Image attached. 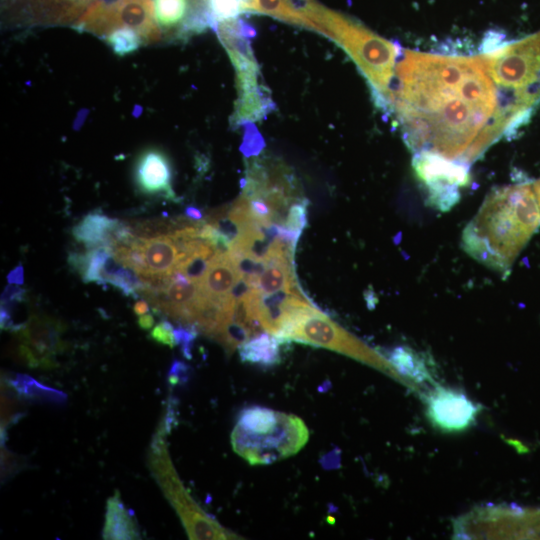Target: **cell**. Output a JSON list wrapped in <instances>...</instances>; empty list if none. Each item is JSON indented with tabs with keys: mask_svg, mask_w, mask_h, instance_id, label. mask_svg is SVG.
<instances>
[{
	"mask_svg": "<svg viewBox=\"0 0 540 540\" xmlns=\"http://www.w3.org/2000/svg\"><path fill=\"white\" fill-rule=\"evenodd\" d=\"M379 107L396 114L415 153L429 151L466 164L530 119L496 86L481 54L404 50Z\"/></svg>",
	"mask_w": 540,
	"mask_h": 540,
	"instance_id": "cell-1",
	"label": "cell"
},
{
	"mask_svg": "<svg viewBox=\"0 0 540 540\" xmlns=\"http://www.w3.org/2000/svg\"><path fill=\"white\" fill-rule=\"evenodd\" d=\"M540 228V208L531 181L494 190L465 228V249L497 270L509 272Z\"/></svg>",
	"mask_w": 540,
	"mask_h": 540,
	"instance_id": "cell-2",
	"label": "cell"
},
{
	"mask_svg": "<svg viewBox=\"0 0 540 540\" xmlns=\"http://www.w3.org/2000/svg\"><path fill=\"white\" fill-rule=\"evenodd\" d=\"M324 36L330 38L356 63L372 87L378 105L394 78L400 47L377 35L358 20L325 8Z\"/></svg>",
	"mask_w": 540,
	"mask_h": 540,
	"instance_id": "cell-3",
	"label": "cell"
},
{
	"mask_svg": "<svg viewBox=\"0 0 540 540\" xmlns=\"http://www.w3.org/2000/svg\"><path fill=\"white\" fill-rule=\"evenodd\" d=\"M496 86L526 113L540 104V30L481 53Z\"/></svg>",
	"mask_w": 540,
	"mask_h": 540,
	"instance_id": "cell-4",
	"label": "cell"
},
{
	"mask_svg": "<svg viewBox=\"0 0 540 540\" xmlns=\"http://www.w3.org/2000/svg\"><path fill=\"white\" fill-rule=\"evenodd\" d=\"M168 432L158 427L148 452V467L164 496L179 515L190 539H235L207 515L189 495L173 466L166 443Z\"/></svg>",
	"mask_w": 540,
	"mask_h": 540,
	"instance_id": "cell-5",
	"label": "cell"
},
{
	"mask_svg": "<svg viewBox=\"0 0 540 540\" xmlns=\"http://www.w3.org/2000/svg\"><path fill=\"white\" fill-rule=\"evenodd\" d=\"M277 337L284 342L296 341L324 347L366 362H379V357L313 304L295 311L283 324Z\"/></svg>",
	"mask_w": 540,
	"mask_h": 540,
	"instance_id": "cell-6",
	"label": "cell"
},
{
	"mask_svg": "<svg viewBox=\"0 0 540 540\" xmlns=\"http://www.w3.org/2000/svg\"><path fill=\"white\" fill-rule=\"evenodd\" d=\"M128 27L135 30L143 42L160 39L152 0H97L80 18L77 28L106 36L115 29Z\"/></svg>",
	"mask_w": 540,
	"mask_h": 540,
	"instance_id": "cell-7",
	"label": "cell"
},
{
	"mask_svg": "<svg viewBox=\"0 0 540 540\" xmlns=\"http://www.w3.org/2000/svg\"><path fill=\"white\" fill-rule=\"evenodd\" d=\"M309 439V430L298 416L283 413L278 426L262 435H249L233 428V450L250 465H266L299 452Z\"/></svg>",
	"mask_w": 540,
	"mask_h": 540,
	"instance_id": "cell-8",
	"label": "cell"
},
{
	"mask_svg": "<svg viewBox=\"0 0 540 540\" xmlns=\"http://www.w3.org/2000/svg\"><path fill=\"white\" fill-rule=\"evenodd\" d=\"M413 168L425 185L431 204L444 211L458 201L459 189L470 179L469 164L429 151L415 153Z\"/></svg>",
	"mask_w": 540,
	"mask_h": 540,
	"instance_id": "cell-9",
	"label": "cell"
},
{
	"mask_svg": "<svg viewBox=\"0 0 540 540\" xmlns=\"http://www.w3.org/2000/svg\"><path fill=\"white\" fill-rule=\"evenodd\" d=\"M66 325L59 319L31 314L23 328L16 331L19 340L18 356L31 368L49 369L57 366L56 355L66 343L61 336Z\"/></svg>",
	"mask_w": 540,
	"mask_h": 540,
	"instance_id": "cell-10",
	"label": "cell"
},
{
	"mask_svg": "<svg viewBox=\"0 0 540 540\" xmlns=\"http://www.w3.org/2000/svg\"><path fill=\"white\" fill-rule=\"evenodd\" d=\"M426 414L433 426L444 432H458L469 427L480 405L455 389L437 386L425 397Z\"/></svg>",
	"mask_w": 540,
	"mask_h": 540,
	"instance_id": "cell-11",
	"label": "cell"
},
{
	"mask_svg": "<svg viewBox=\"0 0 540 540\" xmlns=\"http://www.w3.org/2000/svg\"><path fill=\"white\" fill-rule=\"evenodd\" d=\"M134 177L140 192L149 195L162 194L170 200H177L171 186V164L162 151H143L137 158Z\"/></svg>",
	"mask_w": 540,
	"mask_h": 540,
	"instance_id": "cell-12",
	"label": "cell"
},
{
	"mask_svg": "<svg viewBox=\"0 0 540 540\" xmlns=\"http://www.w3.org/2000/svg\"><path fill=\"white\" fill-rule=\"evenodd\" d=\"M238 99L232 123L242 125L245 122L259 121L274 108L269 89L259 84V77L237 80Z\"/></svg>",
	"mask_w": 540,
	"mask_h": 540,
	"instance_id": "cell-13",
	"label": "cell"
},
{
	"mask_svg": "<svg viewBox=\"0 0 540 540\" xmlns=\"http://www.w3.org/2000/svg\"><path fill=\"white\" fill-rule=\"evenodd\" d=\"M141 247L149 273L145 283L170 277L181 263L179 249L170 234L142 237Z\"/></svg>",
	"mask_w": 540,
	"mask_h": 540,
	"instance_id": "cell-14",
	"label": "cell"
},
{
	"mask_svg": "<svg viewBox=\"0 0 540 540\" xmlns=\"http://www.w3.org/2000/svg\"><path fill=\"white\" fill-rule=\"evenodd\" d=\"M217 32L237 74L260 72L250 38L241 31V19L234 18L218 24Z\"/></svg>",
	"mask_w": 540,
	"mask_h": 540,
	"instance_id": "cell-15",
	"label": "cell"
},
{
	"mask_svg": "<svg viewBox=\"0 0 540 540\" xmlns=\"http://www.w3.org/2000/svg\"><path fill=\"white\" fill-rule=\"evenodd\" d=\"M239 278L227 251H219L210 261L203 278L197 283L201 295L224 300Z\"/></svg>",
	"mask_w": 540,
	"mask_h": 540,
	"instance_id": "cell-16",
	"label": "cell"
},
{
	"mask_svg": "<svg viewBox=\"0 0 540 540\" xmlns=\"http://www.w3.org/2000/svg\"><path fill=\"white\" fill-rule=\"evenodd\" d=\"M123 223L100 212H91L72 229L74 238L88 249L109 246L113 249L115 234Z\"/></svg>",
	"mask_w": 540,
	"mask_h": 540,
	"instance_id": "cell-17",
	"label": "cell"
},
{
	"mask_svg": "<svg viewBox=\"0 0 540 540\" xmlns=\"http://www.w3.org/2000/svg\"><path fill=\"white\" fill-rule=\"evenodd\" d=\"M103 539L130 540L140 539L141 534L134 515L123 504L120 493L107 500Z\"/></svg>",
	"mask_w": 540,
	"mask_h": 540,
	"instance_id": "cell-18",
	"label": "cell"
},
{
	"mask_svg": "<svg viewBox=\"0 0 540 540\" xmlns=\"http://www.w3.org/2000/svg\"><path fill=\"white\" fill-rule=\"evenodd\" d=\"M293 258L282 254L267 260V266L256 283L259 294L274 293L298 284L293 269Z\"/></svg>",
	"mask_w": 540,
	"mask_h": 540,
	"instance_id": "cell-19",
	"label": "cell"
},
{
	"mask_svg": "<svg viewBox=\"0 0 540 540\" xmlns=\"http://www.w3.org/2000/svg\"><path fill=\"white\" fill-rule=\"evenodd\" d=\"M283 343L277 336L263 331L238 348L239 356L243 362L264 367L274 366L281 360L280 345Z\"/></svg>",
	"mask_w": 540,
	"mask_h": 540,
	"instance_id": "cell-20",
	"label": "cell"
},
{
	"mask_svg": "<svg viewBox=\"0 0 540 540\" xmlns=\"http://www.w3.org/2000/svg\"><path fill=\"white\" fill-rule=\"evenodd\" d=\"M282 415V412L267 407L251 406L239 413L234 429L249 435H262L273 431Z\"/></svg>",
	"mask_w": 540,
	"mask_h": 540,
	"instance_id": "cell-21",
	"label": "cell"
},
{
	"mask_svg": "<svg viewBox=\"0 0 540 540\" xmlns=\"http://www.w3.org/2000/svg\"><path fill=\"white\" fill-rule=\"evenodd\" d=\"M387 360L401 376L422 383L432 379L423 357L406 346H397L387 354Z\"/></svg>",
	"mask_w": 540,
	"mask_h": 540,
	"instance_id": "cell-22",
	"label": "cell"
},
{
	"mask_svg": "<svg viewBox=\"0 0 540 540\" xmlns=\"http://www.w3.org/2000/svg\"><path fill=\"white\" fill-rule=\"evenodd\" d=\"M5 380L13 387L18 396L25 400L44 401L61 404L67 395L55 388L46 386L26 374H11Z\"/></svg>",
	"mask_w": 540,
	"mask_h": 540,
	"instance_id": "cell-23",
	"label": "cell"
},
{
	"mask_svg": "<svg viewBox=\"0 0 540 540\" xmlns=\"http://www.w3.org/2000/svg\"><path fill=\"white\" fill-rule=\"evenodd\" d=\"M244 11L270 15L284 22L303 27L302 20L285 0H248Z\"/></svg>",
	"mask_w": 540,
	"mask_h": 540,
	"instance_id": "cell-24",
	"label": "cell"
},
{
	"mask_svg": "<svg viewBox=\"0 0 540 540\" xmlns=\"http://www.w3.org/2000/svg\"><path fill=\"white\" fill-rule=\"evenodd\" d=\"M302 20L303 27L324 34L325 7L316 0H285Z\"/></svg>",
	"mask_w": 540,
	"mask_h": 540,
	"instance_id": "cell-25",
	"label": "cell"
},
{
	"mask_svg": "<svg viewBox=\"0 0 540 540\" xmlns=\"http://www.w3.org/2000/svg\"><path fill=\"white\" fill-rule=\"evenodd\" d=\"M155 18L159 26L172 28L179 24L186 15L187 0H152Z\"/></svg>",
	"mask_w": 540,
	"mask_h": 540,
	"instance_id": "cell-26",
	"label": "cell"
},
{
	"mask_svg": "<svg viewBox=\"0 0 540 540\" xmlns=\"http://www.w3.org/2000/svg\"><path fill=\"white\" fill-rule=\"evenodd\" d=\"M104 38L118 56H126L135 52L143 42L140 35L128 27L115 29Z\"/></svg>",
	"mask_w": 540,
	"mask_h": 540,
	"instance_id": "cell-27",
	"label": "cell"
},
{
	"mask_svg": "<svg viewBox=\"0 0 540 540\" xmlns=\"http://www.w3.org/2000/svg\"><path fill=\"white\" fill-rule=\"evenodd\" d=\"M20 397L13 387L4 379L1 382V436L5 433L7 427L19 420Z\"/></svg>",
	"mask_w": 540,
	"mask_h": 540,
	"instance_id": "cell-28",
	"label": "cell"
},
{
	"mask_svg": "<svg viewBox=\"0 0 540 540\" xmlns=\"http://www.w3.org/2000/svg\"><path fill=\"white\" fill-rule=\"evenodd\" d=\"M242 126L244 127V136L240 145V151L246 158L259 156L265 148V141L262 135L253 122H245Z\"/></svg>",
	"mask_w": 540,
	"mask_h": 540,
	"instance_id": "cell-29",
	"label": "cell"
},
{
	"mask_svg": "<svg viewBox=\"0 0 540 540\" xmlns=\"http://www.w3.org/2000/svg\"><path fill=\"white\" fill-rule=\"evenodd\" d=\"M217 22L237 18L244 11L243 0H207Z\"/></svg>",
	"mask_w": 540,
	"mask_h": 540,
	"instance_id": "cell-30",
	"label": "cell"
},
{
	"mask_svg": "<svg viewBox=\"0 0 540 540\" xmlns=\"http://www.w3.org/2000/svg\"><path fill=\"white\" fill-rule=\"evenodd\" d=\"M307 205L308 201L305 198L295 201L289 207L283 223L286 227L300 235L307 226L308 222Z\"/></svg>",
	"mask_w": 540,
	"mask_h": 540,
	"instance_id": "cell-31",
	"label": "cell"
},
{
	"mask_svg": "<svg viewBox=\"0 0 540 540\" xmlns=\"http://www.w3.org/2000/svg\"><path fill=\"white\" fill-rule=\"evenodd\" d=\"M176 344L180 345L183 356L192 358V346L197 337L198 329L194 325H179L173 330Z\"/></svg>",
	"mask_w": 540,
	"mask_h": 540,
	"instance_id": "cell-32",
	"label": "cell"
},
{
	"mask_svg": "<svg viewBox=\"0 0 540 540\" xmlns=\"http://www.w3.org/2000/svg\"><path fill=\"white\" fill-rule=\"evenodd\" d=\"M173 330L174 327L168 320H162L153 327L150 337L160 344L173 348L176 345Z\"/></svg>",
	"mask_w": 540,
	"mask_h": 540,
	"instance_id": "cell-33",
	"label": "cell"
},
{
	"mask_svg": "<svg viewBox=\"0 0 540 540\" xmlns=\"http://www.w3.org/2000/svg\"><path fill=\"white\" fill-rule=\"evenodd\" d=\"M22 464L20 457L12 454L5 447H1V479L3 481L21 469Z\"/></svg>",
	"mask_w": 540,
	"mask_h": 540,
	"instance_id": "cell-34",
	"label": "cell"
},
{
	"mask_svg": "<svg viewBox=\"0 0 540 540\" xmlns=\"http://www.w3.org/2000/svg\"><path fill=\"white\" fill-rule=\"evenodd\" d=\"M189 377V366L182 361L174 360L168 372V382L174 386L184 383Z\"/></svg>",
	"mask_w": 540,
	"mask_h": 540,
	"instance_id": "cell-35",
	"label": "cell"
},
{
	"mask_svg": "<svg viewBox=\"0 0 540 540\" xmlns=\"http://www.w3.org/2000/svg\"><path fill=\"white\" fill-rule=\"evenodd\" d=\"M26 292V289L22 288L20 285L14 286V284H8L1 294V303L23 302L25 300Z\"/></svg>",
	"mask_w": 540,
	"mask_h": 540,
	"instance_id": "cell-36",
	"label": "cell"
},
{
	"mask_svg": "<svg viewBox=\"0 0 540 540\" xmlns=\"http://www.w3.org/2000/svg\"><path fill=\"white\" fill-rule=\"evenodd\" d=\"M68 10L77 18L84 8L93 0H60Z\"/></svg>",
	"mask_w": 540,
	"mask_h": 540,
	"instance_id": "cell-37",
	"label": "cell"
},
{
	"mask_svg": "<svg viewBox=\"0 0 540 540\" xmlns=\"http://www.w3.org/2000/svg\"><path fill=\"white\" fill-rule=\"evenodd\" d=\"M7 282L9 284L14 285H23L24 284V268L22 264L17 265L14 267L8 274H7Z\"/></svg>",
	"mask_w": 540,
	"mask_h": 540,
	"instance_id": "cell-38",
	"label": "cell"
},
{
	"mask_svg": "<svg viewBox=\"0 0 540 540\" xmlns=\"http://www.w3.org/2000/svg\"><path fill=\"white\" fill-rule=\"evenodd\" d=\"M138 325L143 330H149L154 326L155 319L152 314L146 313L138 318Z\"/></svg>",
	"mask_w": 540,
	"mask_h": 540,
	"instance_id": "cell-39",
	"label": "cell"
},
{
	"mask_svg": "<svg viewBox=\"0 0 540 540\" xmlns=\"http://www.w3.org/2000/svg\"><path fill=\"white\" fill-rule=\"evenodd\" d=\"M184 213L188 218L192 220L202 221L203 219V213L198 208L193 206H188L185 209Z\"/></svg>",
	"mask_w": 540,
	"mask_h": 540,
	"instance_id": "cell-40",
	"label": "cell"
},
{
	"mask_svg": "<svg viewBox=\"0 0 540 540\" xmlns=\"http://www.w3.org/2000/svg\"><path fill=\"white\" fill-rule=\"evenodd\" d=\"M133 311L137 316L146 314L149 311V304L145 300H138L133 305Z\"/></svg>",
	"mask_w": 540,
	"mask_h": 540,
	"instance_id": "cell-41",
	"label": "cell"
},
{
	"mask_svg": "<svg viewBox=\"0 0 540 540\" xmlns=\"http://www.w3.org/2000/svg\"><path fill=\"white\" fill-rule=\"evenodd\" d=\"M532 183H533V188H534V192H535V195H536V199H537V202H538V205H539V208H540V179L535 180Z\"/></svg>",
	"mask_w": 540,
	"mask_h": 540,
	"instance_id": "cell-42",
	"label": "cell"
}]
</instances>
